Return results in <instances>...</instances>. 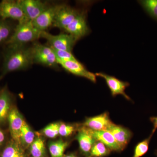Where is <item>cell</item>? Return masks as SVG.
<instances>
[{"label":"cell","instance_id":"obj_3","mask_svg":"<svg viewBox=\"0 0 157 157\" xmlns=\"http://www.w3.org/2000/svg\"><path fill=\"white\" fill-rule=\"evenodd\" d=\"M32 53L34 63L57 69L59 64L53 49L49 45L34 42L32 45Z\"/></svg>","mask_w":157,"mask_h":157},{"label":"cell","instance_id":"obj_22","mask_svg":"<svg viewBox=\"0 0 157 157\" xmlns=\"http://www.w3.org/2000/svg\"><path fill=\"white\" fill-rule=\"evenodd\" d=\"M111 152L104 143L97 140L92 147L89 157H106L109 155Z\"/></svg>","mask_w":157,"mask_h":157},{"label":"cell","instance_id":"obj_12","mask_svg":"<svg viewBox=\"0 0 157 157\" xmlns=\"http://www.w3.org/2000/svg\"><path fill=\"white\" fill-rule=\"evenodd\" d=\"M113 124L107 111L95 116L86 118L82 125L95 131H107Z\"/></svg>","mask_w":157,"mask_h":157},{"label":"cell","instance_id":"obj_25","mask_svg":"<svg viewBox=\"0 0 157 157\" xmlns=\"http://www.w3.org/2000/svg\"><path fill=\"white\" fill-rule=\"evenodd\" d=\"M139 3L151 17L157 20V0H142Z\"/></svg>","mask_w":157,"mask_h":157},{"label":"cell","instance_id":"obj_13","mask_svg":"<svg viewBox=\"0 0 157 157\" xmlns=\"http://www.w3.org/2000/svg\"><path fill=\"white\" fill-rule=\"evenodd\" d=\"M9 130L13 140L20 144L21 129L25 121L16 107L11 108L8 117Z\"/></svg>","mask_w":157,"mask_h":157},{"label":"cell","instance_id":"obj_9","mask_svg":"<svg viewBox=\"0 0 157 157\" xmlns=\"http://www.w3.org/2000/svg\"><path fill=\"white\" fill-rule=\"evenodd\" d=\"M95 75L96 76L103 78L105 80L112 97L121 95L128 101H132V99L125 92L127 88L130 85L129 82L121 81L114 76H109L106 73H98Z\"/></svg>","mask_w":157,"mask_h":157},{"label":"cell","instance_id":"obj_23","mask_svg":"<svg viewBox=\"0 0 157 157\" xmlns=\"http://www.w3.org/2000/svg\"><path fill=\"white\" fill-rule=\"evenodd\" d=\"M30 147V153L33 157H44L45 147L44 141L41 138L35 139Z\"/></svg>","mask_w":157,"mask_h":157},{"label":"cell","instance_id":"obj_16","mask_svg":"<svg viewBox=\"0 0 157 157\" xmlns=\"http://www.w3.org/2000/svg\"><path fill=\"white\" fill-rule=\"evenodd\" d=\"M12 96L7 86L0 91V124H2L8 119L11 109Z\"/></svg>","mask_w":157,"mask_h":157},{"label":"cell","instance_id":"obj_33","mask_svg":"<svg viewBox=\"0 0 157 157\" xmlns=\"http://www.w3.org/2000/svg\"><path fill=\"white\" fill-rule=\"evenodd\" d=\"M0 59H1V55H0Z\"/></svg>","mask_w":157,"mask_h":157},{"label":"cell","instance_id":"obj_15","mask_svg":"<svg viewBox=\"0 0 157 157\" xmlns=\"http://www.w3.org/2000/svg\"><path fill=\"white\" fill-rule=\"evenodd\" d=\"M107 131L112 134L122 151L128 146L133 136V132L128 128L114 123Z\"/></svg>","mask_w":157,"mask_h":157},{"label":"cell","instance_id":"obj_34","mask_svg":"<svg viewBox=\"0 0 157 157\" xmlns=\"http://www.w3.org/2000/svg\"><path fill=\"white\" fill-rule=\"evenodd\" d=\"M0 91H1V90H0Z\"/></svg>","mask_w":157,"mask_h":157},{"label":"cell","instance_id":"obj_11","mask_svg":"<svg viewBox=\"0 0 157 157\" xmlns=\"http://www.w3.org/2000/svg\"><path fill=\"white\" fill-rule=\"evenodd\" d=\"M17 1L26 17L31 21L36 19L48 6L46 3L39 0Z\"/></svg>","mask_w":157,"mask_h":157},{"label":"cell","instance_id":"obj_17","mask_svg":"<svg viewBox=\"0 0 157 157\" xmlns=\"http://www.w3.org/2000/svg\"><path fill=\"white\" fill-rule=\"evenodd\" d=\"M91 130L96 140L104 143L111 151L120 153L122 151L112 134L108 131H95Z\"/></svg>","mask_w":157,"mask_h":157},{"label":"cell","instance_id":"obj_31","mask_svg":"<svg viewBox=\"0 0 157 157\" xmlns=\"http://www.w3.org/2000/svg\"><path fill=\"white\" fill-rule=\"evenodd\" d=\"M73 157H79L78 156V155H77V154L76 153H73Z\"/></svg>","mask_w":157,"mask_h":157},{"label":"cell","instance_id":"obj_2","mask_svg":"<svg viewBox=\"0 0 157 157\" xmlns=\"http://www.w3.org/2000/svg\"><path fill=\"white\" fill-rule=\"evenodd\" d=\"M41 33L30 20L17 22L14 33L6 45H25L29 42H35L41 38Z\"/></svg>","mask_w":157,"mask_h":157},{"label":"cell","instance_id":"obj_7","mask_svg":"<svg viewBox=\"0 0 157 157\" xmlns=\"http://www.w3.org/2000/svg\"><path fill=\"white\" fill-rule=\"evenodd\" d=\"M79 10L67 5H61L57 12L53 26L64 30L79 13Z\"/></svg>","mask_w":157,"mask_h":157},{"label":"cell","instance_id":"obj_10","mask_svg":"<svg viewBox=\"0 0 157 157\" xmlns=\"http://www.w3.org/2000/svg\"><path fill=\"white\" fill-rule=\"evenodd\" d=\"M59 65L67 72L75 76L83 77L88 79L94 83L97 82L95 74L88 71L80 62L77 59L67 61H58Z\"/></svg>","mask_w":157,"mask_h":157},{"label":"cell","instance_id":"obj_28","mask_svg":"<svg viewBox=\"0 0 157 157\" xmlns=\"http://www.w3.org/2000/svg\"><path fill=\"white\" fill-rule=\"evenodd\" d=\"M58 61H67L70 60H76L72 52L64 50H56L53 49Z\"/></svg>","mask_w":157,"mask_h":157},{"label":"cell","instance_id":"obj_5","mask_svg":"<svg viewBox=\"0 0 157 157\" xmlns=\"http://www.w3.org/2000/svg\"><path fill=\"white\" fill-rule=\"evenodd\" d=\"M0 20H14L20 22L28 19L17 1L3 0L0 2Z\"/></svg>","mask_w":157,"mask_h":157},{"label":"cell","instance_id":"obj_30","mask_svg":"<svg viewBox=\"0 0 157 157\" xmlns=\"http://www.w3.org/2000/svg\"><path fill=\"white\" fill-rule=\"evenodd\" d=\"M5 140V135L2 129H0V147L4 143Z\"/></svg>","mask_w":157,"mask_h":157},{"label":"cell","instance_id":"obj_19","mask_svg":"<svg viewBox=\"0 0 157 157\" xmlns=\"http://www.w3.org/2000/svg\"><path fill=\"white\" fill-rule=\"evenodd\" d=\"M21 144L11 140L3 150L0 157H25Z\"/></svg>","mask_w":157,"mask_h":157},{"label":"cell","instance_id":"obj_26","mask_svg":"<svg viewBox=\"0 0 157 157\" xmlns=\"http://www.w3.org/2000/svg\"><path fill=\"white\" fill-rule=\"evenodd\" d=\"M80 127L77 125L64 123L60 124L59 135L63 137H68L73 135L76 131H78Z\"/></svg>","mask_w":157,"mask_h":157},{"label":"cell","instance_id":"obj_14","mask_svg":"<svg viewBox=\"0 0 157 157\" xmlns=\"http://www.w3.org/2000/svg\"><path fill=\"white\" fill-rule=\"evenodd\" d=\"M75 138L78 141L82 154L85 157H89L92 147L97 141L93 136L90 129L83 126L80 127Z\"/></svg>","mask_w":157,"mask_h":157},{"label":"cell","instance_id":"obj_6","mask_svg":"<svg viewBox=\"0 0 157 157\" xmlns=\"http://www.w3.org/2000/svg\"><path fill=\"white\" fill-rule=\"evenodd\" d=\"M64 31L74 37L77 41L87 36L90 33V30L87 25L86 12L84 11H79L76 18Z\"/></svg>","mask_w":157,"mask_h":157},{"label":"cell","instance_id":"obj_29","mask_svg":"<svg viewBox=\"0 0 157 157\" xmlns=\"http://www.w3.org/2000/svg\"><path fill=\"white\" fill-rule=\"evenodd\" d=\"M150 121L153 125V128L151 133L154 134L155 132L157 129V117H150Z\"/></svg>","mask_w":157,"mask_h":157},{"label":"cell","instance_id":"obj_27","mask_svg":"<svg viewBox=\"0 0 157 157\" xmlns=\"http://www.w3.org/2000/svg\"><path fill=\"white\" fill-rule=\"evenodd\" d=\"M60 123H54L48 125L43 129L42 132L46 137L50 138H55L59 135Z\"/></svg>","mask_w":157,"mask_h":157},{"label":"cell","instance_id":"obj_32","mask_svg":"<svg viewBox=\"0 0 157 157\" xmlns=\"http://www.w3.org/2000/svg\"><path fill=\"white\" fill-rule=\"evenodd\" d=\"M155 155L156 156V157H157V150L155 151Z\"/></svg>","mask_w":157,"mask_h":157},{"label":"cell","instance_id":"obj_20","mask_svg":"<svg viewBox=\"0 0 157 157\" xmlns=\"http://www.w3.org/2000/svg\"><path fill=\"white\" fill-rule=\"evenodd\" d=\"M69 144L68 141L62 140L51 141L48 145L51 157H63L65 150Z\"/></svg>","mask_w":157,"mask_h":157},{"label":"cell","instance_id":"obj_24","mask_svg":"<svg viewBox=\"0 0 157 157\" xmlns=\"http://www.w3.org/2000/svg\"><path fill=\"white\" fill-rule=\"evenodd\" d=\"M153 135L151 133L148 137L137 144L135 147L132 157H142L146 154L148 151L150 143Z\"/></svg>","mask_w":157,"mask_h":157},{"label":"cell","instance_id":"obj_4","mask_svg":"<svg viewBox=\"0 0 157 157\" xmlns=\"http://www.w3.org/2000/svg\"><path fill=\"white\" fill-rule=\"evenodd\" d=\"M41 38L47 40L48 45L56 50H64L72 52L77 40L70 34L52 35L47 31L41 32Z\"/></svg>","mask_w":157,"mask_h":157},{"label":"cell","instance_id":"obj_18","mask_svg":"<svg viewBox=\"0 0 157 157\" xmlns=\"http://www.w3.org/2000/svg\"><path fill=\"white\" fill-rule=\"evenodd\" d=\"M16 26L11 20H0V46H6L8 44Z\"/></svg>","mask_w":157,"mask_h":157},{"label":"cell","instance_id":"obj_1","mask_svg":"<svg viewBox=\"0 0 157 157\" xmlns=\"http://www.w3.org/2000/svg\"><path fill=\"white\" fill-rule=\"evenodd\" d=\"M5 46L0 79L8 73L26 70L33 64L32 46L7 45Z\"/></svg>","mask_w":157,"mask_h":157},{"label":"cell","instance_id":"obj_8","mask_svg":"<svg viewBox=\"0 0 157 157\" xmlns=\"http://www.w3.org/2000/svg\"><path fill=\"white\" fill-rule=\"evenodd\" d=\"M61 5L48 6L36 19L32 21L34 26L40 32H45L53 25L55 18Z\"/></svg>","mask_w":157,"mask_h":157},{"label":"cell","instance_id":"obj_21","mask_svg":"<svg viewBox=\"0 0 157 157\" xmlns=\"http://www.w3.org/2000/svg\"><path fill=\"white\" fill-rule=\"evenodd\" d=\"M35 140V133L25 121L21 133V145H22L25 147H28L30 146Z\"/></svg>","mask_w":157,"mask_h":157}]
</instances>
